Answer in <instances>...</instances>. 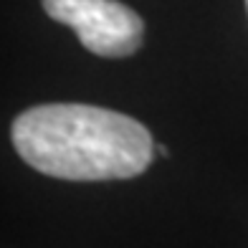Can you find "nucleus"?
Wrapping results in <instances>:
<instances>
[{
  "label": "nucleus",
  "instance_id": "f257e3e1",
  "mask_svg": "<svg viewBox=\"0 0 248 248\" xmlns=\"http://www.w3.org/2000/svg\"><path fill=\"white\" fill-rule=\"evenodd\" d=\"M13 144L38 172L61 180H127L152 162V137L127 114L89 104H43L13 122Z\"/></svg>",
  "mask_w": 248,
  "mask_h": 248
},
{
  "label": "nucleus",
  "instance_id": "f03ea898",
  "mask_svg": "<svg viewBox=\"0 0 248 248\" xmlns=\"http://www.w3.org/2000/svg\"><path fill=\"white\" fill-rule=\"evenodd\" d=\"M46 13L76 31L86 51L107 59L132 56L142 43L144 23L117 0H43Z\"/></svg>",
  "mask_w": 248,
  "mask_h": 248
},
{
  "label": "nucleus",
  "instance_id": "7ed1b4c3",
  "mask_svg": "<svg viewBox=\"0 0 248 248\" xmlns=\"http://www.w3.org/2000/svg\"><path fill=\"white\" fill-rule=\"evenodd\" d=\"M246 5H248V0H246Z\"/></svg>",
  "mask_w": 248,
  "mask_h": 248
}]
</instances>
